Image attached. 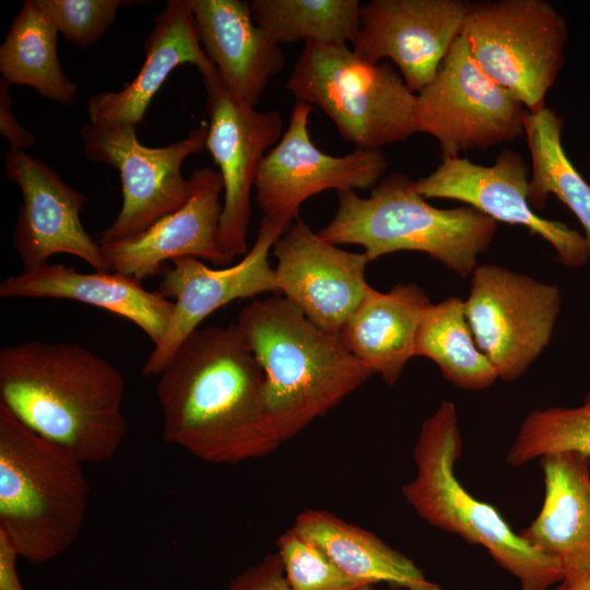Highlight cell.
<instances>
[{
	"label": "cell",
	"instance_id": "cell-26",
	"mask_svg": "<svg viewBox=\"0 0 590 590\" xmlns=\"http://www.w3.org/2000/svg\"><path fill=\"white\" fill-rule=\"evenodd\" d=\"M58 31L35 0H25L0 46L1 79L33 87L47 101L73 104L78 86L63 72L57 52Z\"/></svg>",
	"mask_w": 590,
	"mask_h": 590
},
{
	"label": "cell",
	"instance_id": "cell-7",
	"mask_svg": "<svg viewBox=\"0 0 590 590\" xmlns=\"http://www.w3.org/2000/svg\"><path fill=\"white\" fill-rule=\"evenodd\" d=\"M285 87L320 108L355 149L380 150L416 132V94L389 63H369L345 44L306 43Z\"/></svg>",
	"mask_w": 590,
	"mask_h": 590
},
{
	"label": "cell",
	"instance_id": "cell-35",
	"mask_svg": "<svg viewBox=\"0 0 590 590\" xmlns=\"http://www.w3.org/2000/svg\"><path fill=\"white\" fill-rule=\"evenodd\" d=\"M19 557L12 540L0 530V590H24L16 569Z\"/></svg>",
	"mask_w": 590,
	"mask_h": 590
},
{
	"label": "cell",
	"instance_id": "cell-11",
	"mask_svg": "<svg viewBox=\"0 0 590 590\" xmlns=\"http://www.w3.org/2000/svg\"><path fill=\"white\" fill-rule=\"evenodd\" d=\"M529 111L488 78L460 35L434 80L416 94V132L437 139L442 155L510 142L524 134Z\"/></svg>",
	"mask_w": 590,
	"mask_h": 590
},
{
	"label": "cell",
	"instance_id": "cell-36",
	"mask_svg": "<svg viewBox=\"0 0 590 590\" xmlns=\"http://www.w3.org/2000/svg\"><path fill=\"white\" fill-rule=\"evenodd\" d=\"M552 590H590V569L577 577L563 579Z\"/></svg>",
	"mask_w": 590,
	"mask_h": 590
},
{
	"label": "cell",
	"instance_id": "cell-17",
	"mask_svg": "<svg viewBox=\"0 0 590 590\" xmlns=\"http://www.w3.org/2000/svg\"><path fill=\"white\" fill-rule=\"evenodd\" d=\"M4 172L22 193L12 244L23 270L48 263L54 255L69 253L95 271L111 272L98 241L92 239L80 220L87 202L84 193L24 150L7 151Z\"/></svg>",
	"mask_w": 590,
	"mask_h": 590
},
{
	"label": "cell",
	"instance_id": "cell-22",
	"mask_svg": "<svg viewBox=\"0 0 590 590\" xmlns=\"http://www.w3.org/2000/svg\"><path fill=\"white\" fill-rule=\"evenodd\" d=\"M145 60L119 92H101L87 101L90 122L97 126L138 127L146 109L172 71L191 63L202 79L216 73L205 55L187 0H169L144 40Z\"/></svg>",
	"mask_w": 590,
	"mask_h": 590
},
{
	"label": "cell",
	"instance_id": "cell-14",
	"mask_svg": "<svg viewBox=\"0 0 590 590\" xmlns=\"http://www.w3.org/2000/svg\"><path fill=\"white\" fill-rule=\"evenodd\" d=\"M209 116L205 149L223 182V208L219 246L232 261L247 253L251 216V190L267 151L282 137L283 119L278 110L260 111L228 93L217 72L202 79Z\"/></svg>",
	"mask_w": 590,
	"mask_h": 590
},
{
	"label": "cell",
	"instance_id": "cell-32",
	"mask_svg": "<svg viewBox=\"0 0 590 590\" xmlns=\"http://www.w3.org/2000/svg\"><path fill=\"white\" fill-rule=\"evenodd\" d=\"M48 15L58 33L79 47L99 40L114 23L120 0H35Z\"/></svg>",
	"mask_w": 590,
	"mask_h": 590
},
{
	"label": "cell",
	"instance_id": "cell-8",
	"mask_svg": "<svg viewBox=\"0 0 590 590\" xmlns=\"http://www.w3.org/2000/svg\"><path fill=\"white\" fill-rule=\"evenodd\" d=\"M461 36L479 68L529 113L545 107L568 42L567 23L550 2H470Z\"/></svg>",
	"mask_w": 590,
	"mask_h": 590
},
{
	"label": "cell",
	"instance_id": "cell-24",
	"mask_svg": "<svg viewBox=\"0 0 590 590\" xmlns=\"http://www.w3.org/2000/svg\"><path fill=\"white\" fill-rule=\"evenodd\" d=\"M432 302L416 284L368 290L339 333L344 346L373 374L394 385L415 356L422 317Z\"/></svg>",
	"mask_w": 590,
	"mask_h": 590
},
{
	"label": "cell",
	"instance_id": "cell-4",
	"mask_svg": "<svg viewBox=\"0 0 590 590\" xmlns=\"http://www.w3.org/2000/svg\"><path fill=\"white\" fill-rule=\"evenodd\" d=\"M404 174L384 177L363 198L338 192L332 220L317 233L334 245H358L369 261L397 251H418L461 278L473 273L497 229L496 221L472 206L438 209L416 192Z\"/></svg>",
	"mask_w": 590,
	"mask_h": 590
},
{
	"label": "cell",
	"instance_id": "cell-6",
	"mask_svg": "<svg viewBox=\"0 0 590 590\" xmlns=\"http://www.w3.org/2000/svg\"><path fill=\"white\" fill-rule=\"evenodd\" d=\"M462 440L456 404L441 401L426 418L414 446L415 476L402 495L416 515L470 544L483 546L520 583V590H548L564 578L559 564L516 533L492 505L471 495L458 481L455 464Z\"/></svg>",
	"mask_w": 590,
	"mask_h": 590
},
{
	"label": "cell",
	"instance_id": "cell-9",
	"mask_svg": "<svg viewBox=\"0 0 590 590\" xmlns=\"http://www.w3.org/2000/svg\"><path fill=\"white\" fill-rule=\"evenodd\" d=\"M85 157L116 168L122 184V205L102 232L98 244L137 235L182 206L192 190L181 174L184 161L205 149L208 127H197L181 140L161 148L141 144L137 127L85 123L80 129Z\"/></svg>",
	"mask_w": 590,
	"mask_h": 590
},
{
	"label": "cell",
	"instance_id": "cell-10",
	"mask_svg": "<svg viewBox=\"0 0 590 590\" xmlns=\"http://www.w3.org/2000/svg\"><path fill=\"white\" fill-rule=\"evenodd\" d=\"M562 305L556 285L497 264H481L463 300L477 347L504 381L522 376L548 346Z\"/></svg>",
	"mask_w": 590,
	"mask_h": 590
},
{
	"label": "cell",
	"instance_id": "cell-31",
	"mask_svg": "<svg viewBox=\"0 0 590 590\" xmlns=\"http://www.w3.org/2000/svg\"><path fill=\"white\" fill-rule=\"evenodd\" d=\"M292 590H376L339 568L322 551L292 528L275 542Z\"/></svg>",
	"mask_w": 590,
	"mask_h": 590
},
{
	"label": "cell",
	"instance_id": "cell-29",
	"mask_svg": "<svg viewBox=\"0 0 590 590\" xmlns=\"http://www.w3.org/2000/svg\"><path fill=\"white\" fill-rule=\"evenodd\" d=\"M252 19L275 43H354L358 0H251Z\"/></svg>",
	"mask_w": 590,
	"mask_h": 590
},
{
	"label": "cell",
	"instance_id": "cell-3",
	"mask_svg": "<svg viewBox=\"0 0 590 590\" xmlns=\"http://www.w3.org/2000/svg\"><path fill=\"white\" fill-rule=\"evenodd\" d=\"M235 323L263 371L266 411L281 444L374 375L339 334L312 323L285 297L250 303Z\"/></svg>",
	"mask_w": 590,
	"mask_h": 590
},
{
	"label": "cell",
	"instance_id": "cell-13",
	"mask_svg": "<svg viewBox=\"0 0 590 590\" xmlns=\"http://www.w3.org/2000/svg\"><path fill=\"white\" fill-rule=\"evenodd\" d=\"M290 224L263 217L257 238L235 264L211 269L200 259L182 257L163 270L157 292L173 298L167 329L142 366L146 377L158 376L179 346L219 308L236 299L280 293L268 255Z\"/></svg>",
	"mask_w": 590,
	"mask_h": 590
},
{
	"label": "cell",
	"instance_id": "cell-15",
	"mask_svg": "<svg viewBox=\"0 0 590 590\" xmlns=\"http://www.w3.org/2000/svg\"><path fill=\"white\" fill-rule=\"evenodd\" d=\"M413 185L425 199L458 200L494 221L526 226L548 243L566 267L579 268L590 258L585 236L533 211L529 203V167L517 151L503 149L492 166L442 155L440 165Z\"/></svg>",
	"mask_w": 590,
	"mask_h": 590
},
{
	"label": "cell",
	"instance_id": "cell-19",
	"mask_svg": "<svg viewBox=\"0 0 590 590\" xmlns=\"http://www.w3.org/2000/svg\"><path fill=\"white\" fill-rule=\"evenodd\" d=\"M192 190L187 202L131 237L99 244L109 271L143 281L161 275L165 262L194 257L216 267L232 260L219 246L223 182L219 170L196 169L190 175Z\"/></svg>",
	"mask_w": 590,
	"mask_h": 590
},
{
	"label": "cell",
	"instance_id": "cell-2",
	"mask_svg": "<svg viewBox=\"0 0 590 590\" xmlns=\"http://www.w3.org/2000/svg\"><path fill=\"white\" fill-rule=\"evenodd\" d=\"M123 398L120 370L82 345L31 340L0 351V404L83 464L120 448Z\"/></svg>",
	"mask_w": 590,
	"mask_h": 590
},
{
	"label": "cell",
	"instance_id": "cell-1",
	"mask_svg": "<svg viewBox=\"0 0 590 590\" xmlns=\"http://www.w3.org/2000/svg\"><path fill=\"white\" fill-rule=\"evenodd\" d=\"M163 438L212 464L270 455L281 441L264 405V376L236 323L198 328L157 376Z\"/></svg>",
	"mask_w": 590,
	"mask_h": 590
},
{
	"label": "cell",
	"instance_id": "cell-12",
	"mask_svg": "<svg viewBox=\"0 0 590 590\" xmlns=\"http://www.w3.org/2000/svg\"><path fill=\"white\" fill-rule=\"evenodd\" d=\"M311 105L296 101L288 126L263 157L255 184L263 217L291 224L300 205L324 190L374 188L388 168L380 150L355 149L343 156L319 150L308 131Z\"/></svg>",
	"mask_w": 590,
	"mask_h": 590
},
{
	"label": "cell",
	"instance_id": "cell-25",
	"mask_svg": "<svg viewBox=\"0 0 590 590\" xmlns=\"http://www.w3.org/2000/svg\"><path fill=\"white\" fill-rule=\"evenodd\" d=\"M292 529L322 551L347 575L371 585L396 589L441 590L412 559L374 532L322 509H306Z\"/></svg>",
	"mask_w": 590,
	"mask_h": 590
},
{
	"label": "cell",
	"instance_id": "cell-16",
	"mask_svg": "<svg viewBox=\"0 0 590 590\" xmlns=\"http://www.w3.org/2000/svg\"><path fill=\"white\" fill-rule=\"evenodd\" d=\"M469 7L461 0H371L361 4L353 51L373 64L392 60L418 93L461 35Z\"/></svg>",
	"mask_w": 590,
	"mask_h": 590
},
{
	"label": "cell",
	"instance_id": "cell-33",
	"mask_svg": "<svg viewBox=\"0 0 590 590\" xmlns=\"http://www.w3.org/2000/svg\"><path fill=\"white\" fill-rule=\"evenodd\" d=\"M226 590H292L278 553L269 554L232 579Z\"/></svg>",
	"mask_w": 590,
	"mask_h": 590
},
{
	"label": "cell",
	"instance_id": "cell-28",
	"mask_svg": "<svg viewBox=\"0 0 590 590\" xmlns=\"http://www.w3.org/2000/svg\"><path fill=\"white\" fill-rule=\"evenodd\" d=\"M563 119L551 108L528 113L524 135L532 160L529 203L544 206L556 196L578 219L590 244V185L574 167L562 143Z\"/></svg>",
	"mask_w": 590,
	"mask_h": 590
},
{
	"label": "cell",
	"instance_id": "cell-34",
	"mask_svg": "<svg viewBox=\"0 0 590 590\" xmlns=\"http://www.w3.org/2000/svg\"><path fill=\"white\" fill-rule=\"evenodd\" d=\"M10 86L8 82L0 80V133L9 141L10 149L25 151L34 145L35 135L17 122L12 110Z\"/></svg>",
	"mask_w": 590,
	"mask_h": 590
},
{
	"label": "cell",
	"instance_id": "cell-20",
	"mask_svg": "<svg viewBox=\"0 0 590 590\" xmlns=\"http://www.w3.org/2000/svg\"><path fill=\"white\" fill-rule=\"evenodd\" d=\"M201 46L223 87L256 106L270 80L286 63L275 43L251 14L245 0H187Z\"/></svg>",
	"mask_w": 590,
	"mask_h": 590
},
{
	"label": "cell",
	"instance_id": "cell-30",
	"mask_svg": "<svg viewBox=\"0 0 590 590\" xmlns=\"http://www.w3.org/2000/svg\"><path fill=\"white\" fill-rule=\"evenodd\" d=\"M565 451L590 457V393L576 408L531 411L507 451L506 462L521 467L538 458Z\"/></svg>",
	"mask_w": 590,
	"mask_h": 590
},
{
	"label": "cell",
	"instance_id": "cell-23",
	"mask_svg": "<svg viewBox=\"0 0 590 590\" xmlns=\"http://www.w3.org/2000/svg\"><path fill=\"white\" fill-rule=\"evenodd\" d=\"M544 499L534 520L518 534L556 560L563 579L590 569V457L565 451L540 459Z\"/></svg>",
	"mask_w": 590,
	"mask_h": 590
},
{
	"label": "cell",
	"instance_id": "cell-5",
	"mask_svg": "<svg viewBox=\"0 0 590 590\" xmlns=\"http://www.w3.org/2000/svg\"><path fill=\"white\" fill-rule=\"evenodd\" d=\"M90 484L83 463L0 404V530L33 564L64 553L81 533Z\"/></svg>",
	"mask_w": 590,
	"mask_h": 590
},
{
	"label": "cell",
	"instance_id": "cell-27",
	"mask_svg": "<svg viewBox=\"0 0 590 590\" xmlns=\"http://www.w3.org/2000/svg\"><path fill=\"white\" fill-rule=\"evenodd\" d=\"M415 356L434 362L452 385L465 390L491 387L498 375L477 347L464 315L463 300L448 297L425 310L416 337Z\"/></svg>",
	"mask_w": 590,
	"mask_h": 590
},
{
	"label": "cell",
	"instance_id": "cell-18",
	"mask_svg": "<svg viewBox=\"0 0 590 590\" xmlns=\"http://www.w3.org/2000/svg\"><path fill=\"white\" fill-rule=\"evenodd\" d=\"M279 292L319 328L339 334L371 287L364 252L343 250L295 219L273 246Z\"/></svg>",
	"mask_w": 590,
	"mask_h": 590
},
{
	"label": "cell",
	"instance_id": "cell-21",
	"mask_svg": "<svg viewBox=\"0 0 590 590\" xmlns=\"http://www.w3.org/2000/svg\"><path fill=\"white\" fill-rule=\"evenodd\" d=\"M2 298H57L95 306L140 328L156 345L163 338L173 302L119 272L82 273L61 263H45L10 275L0 284Z\"/></svg>",
	"mask_w": 590,
	"mask_h": 590
}]
</instances>
